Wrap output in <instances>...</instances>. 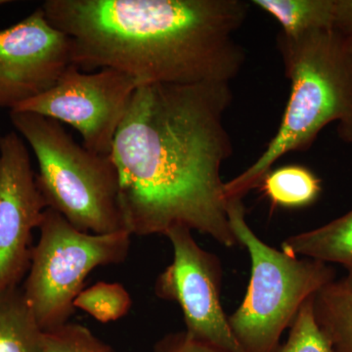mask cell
<instances>
[{"label":"cell","instance_id":"obj_1","mask_svg":"<svg viewBox=\"0 0 352 352\" xmlns=\"http://www.w3.org/2000/svg\"><path fill=\"white\" fill-rule=\"evenodd\" d=\"M232 99L230 82L136 88L111 152L132 236L186 228L227 248L240 245L220 175L233 154L224 124Z\"/></svg>","mask_w":352,"mask_h":352},{"label":"cell","instance_id":"obj_2","mask_svg":"<svg viewBox=\"0 0 352 352\" xmlns=\"http://www.w3.org/2000/svg\"><path fill=\"white\" fill-rule=\"evenodd\" d=\"M243 0H46L53 27L71 41L80 69H113L139 85L230 82L245 51L235 39Z\"/></svg>","mask_w":352,"mask_h":352},{"label":"cell","instance_id":"obj_3","mask_svg":"<svg viewBox=\"0 0 352 352\" xmlns=\"http://www.w3.org/2000/svg\"><path fill=\"white\" fill-rule=\"evenodd\" d=\"M277 47L291 83L288 103L261 156L226 182L228 201L243 200L280 157L308 149L328 124L336 122L340 138L352 143V39L335 28L296 38L280 32Z\"/></svg>","mask_w":352,"mask_h":352},{"label":"cell","instance_id":"obj_4","mask_svg":"<svg viewBox=\"0 0 352 352\" xmlns=\"http://www.w3.org/2000/svg\"><path fill=\"white\" fill-rule=\"evenodd\" d=\"M10 120L36 157V185L47 208L82 232L126 230L119 173L111 155L89 151L59 122L38 113L10 112Z\"/></svg>","mask_w":352,"mask_h":352},{"label":"cell","instance_id":"obj_5","mask_svg":"<svg viewBox=\"0 0 352 352\" xmlns=\"http://www.w3.org/2000/svg\"><path fill=\"white\" fill-rule=\"evenodd\" d=\"M229 221L236 239L251 258L247 293L228 316L234 337L244 352H274L310 296L333 281L331 264L289 254L264 243L245 219L243 201H228Z\"/></svg>","mask_w":352,"mask_h":352},{"label":"cell","instance_id":"obj_6","mask_svg":"<svg viewBox=\"0 0 352 352\" xmlns=\"http://www.w3.org/2000/svg\"><path fill=\"white\" fill-rule=\"evenodd\" d=\"M38 230L22 289L39 326L46 331L69 321L76 296L92 271L126 261L132 235L126 230L82 232L51 208L44 212Z\"/></svg>","mask_w":352,"mask_h":352},{"label":"cell","instance_id":"obj_7","mask_svg":"<svg viewBox=\"0 0 352 352\" xmlns=\"http://www.w3.org/2000/svg\"><path fill=\"white\" fill-rule=\"evenodd\" d=\"M139 83L133 76L113 69L82 73L71 65L47 92L10 112H30L72 126L83 146L110 156L113 139Z\"/></svg>","mask_w":352,"mask_h":352},{"label":"cell","instance_id":"obj_8","mask_svg":"<svg viewBox=\"0 0 352 352\" xmlns=\"http://www.w3.org/2000/svg\"><path fill=\"white\" fill-rule=\"evenodd\" d=\"M173 247L170 265L157 277L155 294L179 305L191 337L228 352H244L234 337L220 300L222 267L219 256L206 251L186 228L166 234Z\"/></svg>","mask_w":352,"mask_h":352},{"label":"cell","instance_id":"obj_9","mask_svg":"<svg viewBox=\"0 0 352 352\" xmlns=\"http://www.w3.org/2000/svg\"><path fill=\"white\" fill-rule=\"evenodd\" d=\"M47 210L31 157L16 131L0 136V292L20 286L29 270L38 229Z\"/></svg>","mask_w":352,"mask_h":352},{"label":"cell","instance_id":"obj_10","mask_svg":"<svg viewBox=\"0 0 352 352\" xmlns=\"http://www.w3.org/2000/svg\"><path fill=\"white\" fill-rule=\"evenodd\" d=\"M72 63L71 41L43 8L0 30V108L14 110L59 82Z\"/></svg>","mask_w":352,"mask_h":352},{"label":"cell","instance_id":"obj_11","mask_svg":"<svg viewBox=\"0 0 352 352\" xmlns=\"http://www.w3.org/2000/svg\"><path fill=\"white\" fill-rule=\"evenodd\" d=\"M282 250L293 256L342 265L344 278L352 285V208L320 227L296 234L282 243Z\"/></svg>","mask_w":352,"mask_h":352},{"label":"cell","instance_id":"obj_12","mask_svg":"<svg viewBox=\"0 0 352 352\" xmlns=\"http://www.w3.org/2000/svg\"><path fill=\"white\" fill-rule=\"evenodd\" d=\"M43 336L22 287L0 292V352H44Z\"/></svg>","mask_w":352,"mask_h":352},{"label":"cell","instance_id":"obj_13","mask_svg":"<svg viewBox=\"0 0 352 352\" xmlns=\"http://www.w3.org/2000/svg\"><path fill=\"white\" fill-rule=\"evenodd\" d=\"M315 319L333 352H352V285L335 279L314 298Z\"/></svg>","mask_w":352,"mask_h":352},{"label":"cell","instance_id":"obj_14","mask_svg":"<svg viewBox=\"0 0 352 352\" xmlns=\"http://www.w3.org/2000/svg\"><path fill=\"white\" fill-rule=\"evenodd\" d=\"M252 6L272 16L289 38L318 30L331 29L335 23V0H252Z\"/></svg>","mask_w":352,"mask_h":352},{"label":"cell","instance_id":"obj_15","mask_svg":"<svg viewBox=\"0 0 352 352\" xmlns=\"http://www.w3.org/2000/svg\"><path fill=\"white\" fill-rule=\"evenodd\" d=\"M275 207L298 208L312 205L322 192L318 176L302 166H287L266 173L258 185Z\"/></svg>","mask_w":352,"mask_h":352},{"label":"cell","instance_id":"obj_16","mask_svg":"<svg viewBox=\"0 0 352 352\" xmlns=\"http://www.w3.org/2000/svg\"><path fill=\"white\" fill-rule=\"evenodd\" d=\"M132 303L131 294L122 284L100 281L83 289L76 296L74 307L106 324L126 316Z\"/></svg>","mask_w":352,"mask_h":352},{"label":"cell","instance_id":"obj_17","mask_svg":"<svg viewBox=\"0 0 352 352\" xmlns=\"http://www.w3.org/2000/svg\"><path fill=\"white\" fill-rule=\"evenodd\" d=\"M314 296L300 308L289 327L288 339L274 352H333L330 340L315 319Z\"/></svg>","mask_w":352,"mask_h":352},{"label":"cell","instance_id":"obj_18","mask_svg":"<svg viewBox=\"0 0 352 352\" xmlns=\"http://www.w3.org/2000/svg\"><path fill=\"white\" fill-rule=\"evenodd\" d=\"M44 352H116L85 326L67 322L43 331Z\"/></svg>","mask_w":352,"mask_h":352},{"label":"cell","instance_id":"obj_19","mask_svg":"<svg viewBox=\"0 0 352 352\" xmlns=\"http://www.w3.org/2000/svg\"><path fill=\"white\" fill-rule=\"evenodd\" d=\"M152 352H228L191 337L186 331L170 333L155 344Z\"/></svg>","mask_w":352,"mask_h":352},{"label":"cell","instance_id":"obj_20","mask_svg":"<svg viewBox=\"0 0 352 352\" xmlns=\"http://www.w3.org/2000/svg\"><path fill=\"white\" fill-rule=\"evenodd\" d=\"M333 28L352 39V0H335Z\"/></svg>","mask_w":352,"mask_h":352},{"label":"cell","instance_id":"obj_21","mask_svg":"<svg viewBox=\"0 0 352 352\" xmlns=\"http://www.w3.org/2000/svg\"><path fill=\"white\" fill-rule=\"evenodd\" d=\"M12 1H8V0H0V6H6V4L11 3Z\"/></svg>","mask_w":352,"mask_h":352}]
</instances>
